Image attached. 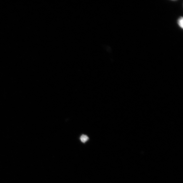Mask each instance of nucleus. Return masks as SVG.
<instances>
[{"instance_id": "f257e3e1", "label": "nucleus", "mask_w": 183, "mask_h": 183, "mask_svg": "<svg viewBox=\"0 0 183 183\" xmlns=\"http://www.w3.org/2000/svg\"><path fill=\"white\" fill-rule=\"evenodd\" d=\"M177 23L179 27L182 29H183V18L182 17H180L178 19Z\"/></svg>"}, {"instance_id": "f03ea898", "label": "nucleus", "mask_w": 183, "mask_h": 183, "mask_svg": "<svg viewBox=\"0 0 183 183\" xmlns=\"http://www.w3.org/2000/svg\"><path fill=\"white\" fill-rule=\"evenodd\" d=\"M80 139L83 143H85L89 140V137L85 135H82L80 138Z\"/></svg>"}]
</instances>
